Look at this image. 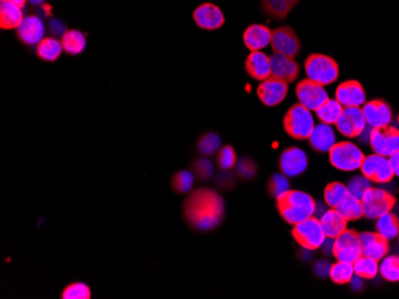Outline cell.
Listing matches in <instances>:
<instances>
[{"label": "cell", "mask_w": 399, "mask_h": 299, "mask_svg": "<svg viewBox=\"0 0 399 299\" xmlns=\"http://www.w3.org/2000/svg\"><path fill=\"white\" fill-rule=\"evenodd\" d=\"M370 187V182L367 179V178L364 177H354L350 179L347 185V189H348L349 194H352L354 197L362 200L364 196H365L367 190Z\"/></svg>", "instance_id": "ee69618b"}, {"label": "cell", "mask_w": 399, "mask_h": 299, "mask_svg": "<svg viewBox=\"0 0 399 299\" xmlns=\"http://www.w3.org/2000/svg\"><path fill=\"white\" fill-rule=\"evenodd\" d=\"M314 126L310 110L306 109L300 103L291 106L284 117V129L287 135L294 139H309Z\"/></svg>", "instance_id": "277c9868"}, {"label": "cell", "mask_w": 399, "mask_h": 299, "mask_svg": "<svg viewBox=\"0 0 399 299\" xmlns=\"http://www.w3.org/2000/svg\"><path fill=\"white\" fill-rule=\"evenodd\" d=\"M349 194L347 186L340 182H329L324 190V200L327 207L335 209Z\"/></svg>", "instance_id": "d6a6232c"}, {"label": "cell", "mask_w": 399, "mask_h": 299, "mask_svg": "<svg viewBox=\"0 0 399 299\" xmlns=\"http://www.w3.org/2000/svg\"><path fill=\"white\" fill-rule=\"evenodd\" d=\"M319 222L327 239H332V240H335L337 236H340L342 232L348 229V221L344 219L339 211L332 207L330 210L324 212L322 217L319 219Z\"/></svg>", "instance_id": "d4e9b609"}, {"label": "cell", "mask_w": 399, "mask_h": 299, "mask_svg": "<svg viewBox=\"0 0 399 299\" xmlns=\"http://www.w3.org/2000/svg\"><path fill=\"white\" fill-rule=\"evenodd\" d=\"M272 49L276 54L285 55L291 59H295L302 51V41L289 26H282L272 30Z\"/></svg>", "instance_id": "30bf717a"}, {"label": "cell", "mask_w": 399, "mask_h": 299, "mask_svg": "<svg viewBox=\"0 0 399 299\" xmlns=\"http://www.w3.org/2000/svg\"><path fill=\"white\" fill-rule=\"evenodd\" d=\"M389 160H390L391 167L393 169L395 176L399 177V151H397L395 154H392V155L389 157Z\"/></svg>", "instance_id": "bcb514c9"}, {"label": "cell", "mask_w": 399, "mask_h": 299, "mask_svg": "<svg viewBox=\"0 0 399 299\" xmlns=\"http://www.w3.org/2000/svg\"><path fill=\"white\" fill-rule=\"evenodd\" d=\"M309 166L307 155L300 148L289 147L280 156L279 167L287 178H294L305 172Z\"/></svg>", "instance_id": "9a60e30c"}, {"label": "cell", "mask_w": 399, "mask_h": 299, "mask_svg": "<svg viewBox=\"0 0 399 299\" xmlns=\"http://www.w3.org/2000/svg\"><path fill=\"white\" fill-rule=\"evenodd\" d=\"M61 44L64 51L68 55H79L86 51V37L81 30H66L61 36Z\"/></svg>", "instance_id": "4316f807"}, {"label": "cell", "mask_w": 399, "mask_h": 299, "mask_svg": "<svg viewBox=\"0 0 399 299\" xmlns=\"http://www.w3.org/2000/svg\"><path fill=\"white\" fill-rule=\"evenodd\" d=\"M183 216L193 229L209 232L220 225L225 217V202L217 191L200 187L193 191L183 205Z\"/></svg>", "instance_id": "6da1fadb"}, {"label": "cell", "mask_w": 399, "mask_h": 299, "mask_svg": "<svg viewBox=\"0 0 399 299\" xmlns=\"http://www.w3.org/2000/svg\"><path fill=\"white\" fill-rule=\"evenodd\" d=\"M295 94L299 103L310 111H316L329 99L324 86L310 80L309 78L299 81L295 87Z\"/></svg>", "instance_id": "4fadbf2b"}, {"label": "cell", "mask_w": 399, "mask_h": 299, "mask_svg": "<svg viewBox=\"0 0 399 299\" xmlns=\"http://www.w3.org/2000/svg\"><path fill=\"white\" fill-rule=\"evenodd\" d=\"M193 18L196 26L201 29L214 31L220 29L221 26L225 24V16L218 5L213 3H204L199 5L194 12Z\"/></svg>", "instance_id": "2e32d148"}, {"label": "cell", "mask_w": 399, "mask_h": 299, "mask_svg": "<svg viewBox=\"0 0 399 299\" xmlns=\"http://www.w3.org/2000/svg\"><path fill=\"white\" fill-rule=\"evenodd\" d=\"M364 217L367 219H377L380 216L390 212L396 205L395 196L387 191L370 187L362 198Z\"/></svg>", "instance_id": "52a82bcc"}, {"label": "cell", "mask_w": 399, "mask_h": 299, "mask_svg": "<svg viewBox=\"0 0 399 299\" xmlns=\"http://www.w3.org/2000/svg\"><path fill=\"white\" fill-rule=\"evenodd\" d=\"M378 260L368 257H361L352 264L354 272L362 279H373L379 272Z\"/></svg>", "instance_id": "e575fe53"}, {"label": "cell", "mask_w": 399, "mask_h": 299, "mask_svg": "<svg viewBox=\"0 0 399 299\" xmlns=\"http://www.w3.org/2000/svg\"><path fill=\"white\" fill-rule=\"evenodd\" d=\"M343 109L344 106L341 105L339 101L329 98L324 103L323 105L319 106L318 109L316 110L314 112L317 114L320 123H325V124H329V126H335Z\"/></svg>", "instance_id": "f546056e"}, {"label": "cell", "mask_w": 399, "mask_h": 299, "mask_svg": "<svg viewBox=\"0 0 399 299\" xmlns=\"http://www.w3.org/2000/svg\"><path fill=\"white\" fill-rule=\"evenodd\" d=\"M288 190V179L285 174H274L268 182V192L272 198H277L281 194Z\"/></svg>", "instance_id": "b9f144b4"}, {"label": "cell", "mask_w": 399, "mask_h": 299, "mask_svg": "<svg viewBox=\"0 0 399 299\" xmlns=\"http://www.w3.org/2000/svg\"><path fill=\"white\" fill-rule=\"evenodd\" d=\"M365 157L361 149L349 141L336 144L329 152L330 164L343 172H352L360 169Z\"/></svg>", "instance_id": "5b68a950"}, {"label": "cell", "mask_w": 399, "mask_h": 299, "mask_svg": "<svg viewBox=\"0 0 399 299\" xmlns=\"http://www.w3.org/2000/svg\"><path fill=\"white\" fill-rule=\"evenodd\" d=\"M257 97L262 104L269 108L280 105L285 101L288 93V83L280 80L275 76L268 78L267 80L262 81L257 87Z\"/></svg>", "instance_id": "5bb4252c"}, {"label": "cell", "mask_w": 399, "mask_h": 299, "mask_svg": "<svg viewBox=\"0 0 399 299\" xmlns=\"http://www.w3.org/2000/svg\"><path fill=\"white\" fill-rule=\"evenodd\" d=\"M398 237H399V235H398ZM398 241H399V240H398Z\"/></svg>", "instance_id": "816d5d0a"}, {"label": "cell", "mask_w": 399, "mask_h": 299, "mask_svg": "<svg viewBox=\"0 0 399 299\" xmlns=\"http://www.w3.org/2000/svg\"><path fill=\"white\" fill-rule=\"evenodd\" d=\"M370 144L375 154L390 157L399 151V129L390 124L370 130Z\"/></svg>", "instance_id": "9c48e42d"}, {"label": "cell", "mask_w": 399, "mask_h": 299, "mask_svg": "<svg viewBox=\"0 0 399 299\" xmlns=\"http://www.w3.org/2000/svg\"><path fill=\"white\" fill-rule=\"evenodd\" d=\"M270 68H272V76H275L288 84L297 80L300 73V65L298 64L295 60L276 53L270 56Z\"/></svg>", "instance_id": "44dd1931"}, {"label": "cell", "mask_w": 399, "mask_h": 299, "mask_svg": "<svg viewBox=\"0 0 399 299\" xmlns=\"http://www.w3.org/2000/svg\"><path fill=\"white\" fill-rule=\"evenodd\" d=\"M91 297L92 292L86 282H72L65 287L61 292L63 299H90Z\"/></svg>", "instance_id": "f35d334b"}, {"label": "cell", "mask_w": 399, "mask_h": 299, "mask_svg": "<svg viewBox=\"0 0 399 299\" xmlns=\"http://www.w3.org/2000/svg\"><path fill=\"white\" fill-rule=\"evenodd\" d=\"M300 1H302V0H287V3L291 5V8H292V9H294V8H295Z\"/></svg>", "instance_id": "c3c4849f"}, {"label": "cell", "mask_w": 399, "mask_h": 299, "mask_svg": "<svg viewBox=\"0 0 399 299\" xmlns=\"http://www.w3.org/2000/svg\"><path fill=\"white\" fill-rule=\"evenodd\" d=\"M236 166H237L238 177L244 182H250L257 174V164L249 157H242Z\"/></svg>", "instance_id": "7bdbcfd3"}, {"label": "cell", "mask_w": 399, "mask_h": 299, "mask_svg": "<svg viewBox=\"0 0 399 299\" xmlns=\"http://www.w3.org/2000/svg\"><path fill=\"white\" fill-rule=\"evenodd\" d=\"M8 1L13 3V4H16L17 6H19L21 9H23V8L26 6V1H28V0H8Z\"/></svg>", "instance_id": "7dc6e473"}, {"label": "cell", "mask_w": 399, "mask_h": 299, "mask_svg": "<svg viewBox=\"0 0 399 299\" xmlns=\"http://www.w3.org/2000/svg\"><path fill=\"white\" fill-rule=\"evenodd\" d=\"M245 71L254 80L264 81L272 76L270 56L263 51H251L245 60Z\"/></svg>", "instance_id": "7402d4cb"}, {"label": "cell", "mask_w": 399, "mask_h": 299, "mask_svg": "<svg viewBox=\"0 0 399 299\" xmlns=\"http://www.w3.org/2000/svg\"><path fill=\"white\" fill-rule=\"evenodd\" d=\"M360 240H361V252L364 257H372L380 262L390 252L389 240L378 232H360Z\"/></svg>", "instance_id": "ac0fdd59"}, {"label": "cell", "mask_w": 399, "mask_h": 299, "mask_svg": "<svg viewBox=\"0 0 399 299\" xmlns=\"http://www.w3.org/2000/svg\"><path fill=\"white\" fill-rule=\"evenodd\" d=\"M382 278L390 282H399V257L391 255L382 259V262L379 267Z\"/></svg>", "instance_id": "74e56055"}, {"label": "cell", "mask_w": 399, "mask_h": 299, "mask_svg": "<svg viewBox=\"0 0 399 299\" xmlns=\"http://www.w3.org/2000/svg\"><path fill=\"white\" fill-rule=\"evenodd\" d=\"M281 217L292 225L310 219L316 212V200L302 191L288 190L276 198Z\"/></svg>", "instance_id": "7a4b0ae2"}, {"label": "cell", "mask_w": 399, "mask_h": 299, "mask_svg": "<svg viewBox=\"0 0 399 299\" xmlns=\"http://www.w3.org/2000/svg\"><path fill=\"white\" fill-rule=\"evenodd\" d=\"M292 236L302 248L307 250H317L327 241L319 219L314 216L293 225Z\"/></svg>", "instance_id": "8992f818"}, {"label": "cell", "mask_w": 399, "mask_h": 299, "mask_svg": "<svg viewBox=\"0 0 399 299\" xmlns=\"http://www.w3.org/2000/svg\"><path fill=\"white\" fill-rule=\"evenodd\" d=\"M335 99L341 105L362 106L366 103V92L361 83L357 80H347L341 83L335 92Z\"/></svg>", "instance_id": "ffe728a7"}, {"label": "cell", "mask_w": 399, "mask_h": 299, "mask_svg": "<svg viewBox=\"0 0 399 299\" xmlns=\"http://www.w3.org/2000/svg\"><path fill=\"white\" fill-rule=\"evenodd\" d=\"M64 51L61 41L58 38L44 37L36 46V54L38 58L46 62H54L59 59L60 55Z\"/></svg>", "instance_id": "83f0119b"}, {"label": "cell", "mask_w": 399, "mask_h": 299, "mask_svg": "<svg viewBox=\"0 0 399 299\" xmlns=\"http://www.w3.org/2000/svg\"><path fill=\"white\" fill-rule=\"evenodd\" d=\"M217 184L225 189V190H229L231 187H234V179L231 174H229V171H224L220 177L217 178Z\"/></svg>", "instance_id": "f6af8a7d"}, {"label": "cell", "mask_w": 399, "mask_h": 299, "mask_svg": "<svg viewBox=\"0 0 399 299\" xmlns=\"http://www.w3.org/2000/svg\"><path fill=\"white\" fill-rule=\"evenodd\" d=\"M262 11L276 21H284L292 11L287 0H261Z\"/></svg>", "instance_id": "1f68e13d"}, {"label": "cell", "mask_w": 399, "mask_h": 299, "mask_svg": "<svg viewBox=\"0 0 399 299\" xmlns=\"http://www.w3.org/2000/svg\"><path fill=\"white\" fill-rule=\"evenodd\" d=\"M335 126L342 135L349 139H355L362 135L367 127V122L360 106H347L344 108Z\"/></svg>", "instance_id": "7c38bea8"}, {"label": "cell", "mask_w": 399, "mask_h": 299, "mask_svg": "<svg viewBox=\"0 0 399 299\" xmlns=\"http://www.w3.org/2000/svg\"><path fill=\"white\" fill-rule=\"evenodd\" d=\"M46 34L43 22L34 15L26 16L16 29L18 40L26 46H38Z\"/></svg>", "instance_id": "d6986e66"}, {"label": "cell", "mask_w": 399, "mask_h": 299, "mask_svg": "<svg viewBox=\"0 0 399 299\" xmlns=\"http://www.w3.org/2000/svg\"><path fill=\"white\" fill-rule=\"evenodd\" d=\"M195 182V177L191 172L188 171H179L174 174L171 179V189L176 194H188L190 192Z\"/></svg>", "instance_id": "8d00e7d4"}, {"label": "cell", "mask_w": 399, "mask_h": 299, "mask_svg": "<svg viewBox=\"0 0 399 299\" xmlns=\"http://www.w3.org/2000/svg\"><path fill=\"white\" fill-rule=\"evenodd\" d=\"M30 4L33 5H40L42 4L43 1H46V0H28Z\"/></svg>", "instance_id": "681fc988"}, {"label": "cell", "mask_w": 399, "mask_h": 299, "mask_svg": "<svg viewBox=\"0 0 399 299\" xmlns=\"http://www.w3.org/2000/svg\"><path fill=\"white\" fill-rule=\"evenodd\" d=\"M332 254L335 255L337 262L354 264L359 257H361V240L360 232L355 229H347L340 236L334 240Z\"/></svg>", "instance_id": "ba28073f"}, {"label": "cell", "mask_w": 399, "mask_h": 299, "mask_svg": "<svg viewBox=\"0 0 399 299\" xmlns=\"http://www.w3.org/2000/svg\"><path fill=\"white\" fill-rule=\"evenodd\" d=\"M221 147L220 136L215 133H206L197 141L196 149L204 156L214 155Z\"/></svg>", "instance_id": "d590c367"}, {"label": "cell", "mask_w": 399, "mask_h": 299, "mask_svg": "<svg viewBox=\"0 0 399 299\" xmlns=\"http://www.w3.org/2000/svg\"><path fill=\"white\" fill-rule=\"evenodd\" d=\"M309 142L314 151L318 153H329L336 144L335 131L332 130V126L320 123L314 126V130L309 137Z\"/></svg>", "instance_id": "cb8c5ba5"}, {"label": "cell", "mask_w": 399, "mask_h": 299, "mask_svg": "<svg viewBox=\"0 0 399 299\" xmlns=\"http://www.w3.org/2000/svg\"><path fill=\"white\" fill-rule=\"evenodd\" d=\"M361 109L366 122L372 128L387 126L392 121L393 112H392L390 104L382 99L366 101Z\"/></svg>", "instance_id": "e0dca14e"}, {"label": "cell", "mask_w": 399, "mask_h": 299, "mask_svg": "<svg viewBox=\"0 0 399 299\" xmlns=\"http://www.w3.org/2000/svg\"><path fill=\"white\" fill-rule=\"evenodd\" d=\"M272 30L262 24H251L244 30L243 41L251 51H261L272 41Z\"/></svg>", "instance_id": "603a6c76"}, {"label": "cell", "mask_w": 399, "mask_h": 299, "mask_svg": "<svg viewBox=\"0 0 399 299\" xmlns=\"http://www.w3.org/2000/svg\"><path fill=\"white\" fill-rule=\"evenodd\" d=\"M217 164L222 171H231L237 164V154L232 146H224L219 149Z\"/></svg>", "instance_id": "60d3db41"}, {"label": "cell", "mask_w": 399, "mask_h": 299, "mask_svg": "<svg viewBox=\"0 0 399 299\" xmlns=\"http://www.w3.org/2000/svg\"><path fill=\"white\" fill-rule=\"evenodd\" d=\"M305 72L310 80L327 86L339 79L340 66L332 56L311 54L305 61Z\"/></svg>", "instance_id": "3957f363"}, {"label": "cell", "mask_w": 399, "mask_h": 299, "mask_svg": "<svg viewBox=\"0 0 399 299\" xmlns=\"http://www.w3.org/2000/svg\"><path fill=\"white\" fill-rule=\"evenodd\" d=\"M24 19L19 6L8 0H0V29L15 30Z\"/></svg>", "instance_id": "484cf974"}, {"label": "cell", "mask_w": 399, "mask_h": 299, "mask_svg": "<svg viewBox=\"0 0 399 299\" xmlns=\"http://www.w3.org/2000/svg\"><path fill=\"white\" fill-rule=\"evenodd\" d=\"M375 229L379 234H382L387 240H395L399 235V219L395 214L387 212L385 215L379 217Z\"/></svg>", "instance_id": "4dcf8cb0"}, {"label": "cell", "mask_w": 399, "mask_h": 299, "mask_svg": "<svg viewBox=\"0 0 399 299\" xmlns=\"http://www.w3.org/2000/svg\"><path fill=\"white\" fill-rule=\"evenodd\" d=\"M335 209L348 222H355L364 216V207H362L361 200L350 194Z\"/></svg>", "instance_id": "f1b7e54d"}, {"label": "cell", "mask_w": 399, "mask_h": 299, "mask_svg": "<svg viewBox=\"0 0 399 299\" xmlns=\"http://www.w3.org/2000/svg\"><path fill=\"white\" fill-rule=\"evenodd\" d=\"M191 173L200 182H206L213 177L214 166L211 161L204 159V157L196 159L191 164Z\"/></svg>", "instance_id": "ab89813d"}, {"label": "cell", "mask_w": 399, "mask_h": 299, "mask_svg": "<svg viewBox=\"0 0 399 299\" xmlns=\"http://www.w3.org/2000/svg\"><path fill=\"white\" fill-rule=\"evenodd\" d=\"M397 121H398V124H399V114H398V117H397Z\"/></svg>", "instance_id": "f907efd6"}, {"label": "cell", "mask_w": 399, "mask_h": 299, "mask_svg": "<svg viewBox=\"0 0 399 299\" xmlns=\"http://www.w3.org/2000/svg\"><path fill=\"white\" fill-rule=\"evenodd\" d=\"M360 169L364 177L375 184H386L395 177L389 157L379 155L375 153L366 156Z\"/></svg>", "instance_id": "8fae6325"}, {"label": "cell", "mask_w": 399, "mask_h": 299, "mask_svg": "<svg viewBox=\"0 0 399 299\" xmlns=\"http://www.w3.org/2000/svg\"><path fill=\"white\" fill-rule=\"evenodd\" d=\"M354 267L349 262H337L329 268V275L332 282L337 285H345L352 282L354 275Z\"/></svg>", "instance_id": "836d02e7"}]
</instances>
